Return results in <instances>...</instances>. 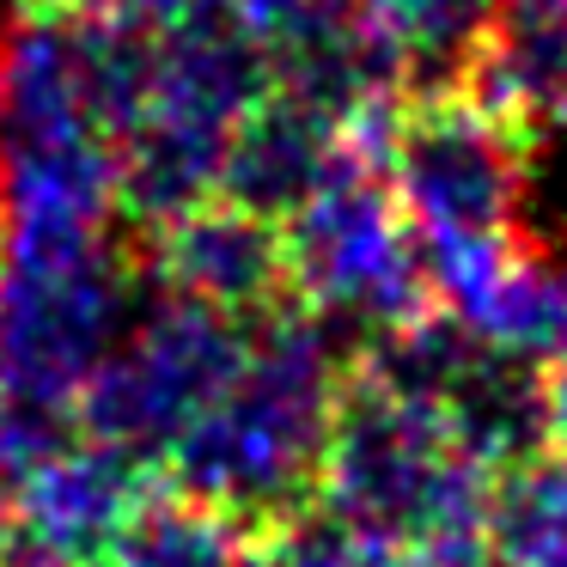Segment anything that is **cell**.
<instances>
[{
  "label": "cell",
  "mask_w": 567,
  "mask_h": 567,
  "mask_svg": "<svg viewBox=\"0 0 567 567\" xmlns=\"http://www.w3.org/2000/svg\"><path fill=\"white\" fill-rule=\"evenodd\" d=\"M165 293H184L226 318H262L287 293V238L275 220L214 196L153 233Z\"/></svg>",
  "instance_id": "30bf717a"
},
{
  "label": "cell",
  "mask_w": 567,
  "mask_h": 567,
  "mask_svg": "<svg viewBox=\"0 0 567 567\" xmlns=\"http://www.w3.org/2000/svg\"><path fill=\"white\" fill-rule=\"evenodd\" d=\"M128 330V269L111 233L13 238L0 250V403L68 427Z\"/></svg>",
  "instance_id": "277c9868"
},
{
  "label": "cell",
  "mask_w": 567,
  "mask_h": 567,
  "mask_svg": "<svg viewBox=\"0 0 567 567\" xmlns=\"http://www.w3.org/2000/svg\"><path fill=\"white\" fill-rule=\"evenodd\" d=\"M549 567H567V555H561V561H549Z\"/></svg>",
  "instance_id": "ac0fdd59"
},
{
  "label": "cell",
  "mask_w": 567,
  "mask_h": 567,
  "mask_svg": "<svg viewBox=\"0 0 567 567\" xmlns=\"http://www.w3.org/2000/svg\"><path fill=\"white\" fill-rule=\"evenodd\" d=\"M342 153H348V128L336 116L311 111V104L287 99V92H269L238 123L233 147H226L220 196L281 226L318 196V184L336 172Z\"/></svg>",
  "instance_id": "8fae6325"
},
{
  "label": "cell",
  "mask_w": 567,
  "mask_h": 567,
  "mask_svg": "<svg viewBox=\"0 0 567 567\" xmlns=\"http://www.w3.org/2000/svg\"><path fill=\"white\" fill-rule=\"evenodd\" d=\"M494 470L464 452L445 415L372 367L348 372L318 470V518L367 549L452 555L482 543Z\"/></svg>",
  "instance_id": "7a4b0ae2"
},
{
  "label": "cell",
  "mask_w": 567,
  "mask_h": 567,
  "mask_svg": "<svg viewBox=\"0 0 567 567\" xmlns=\"http://www.w3.org/2000/svg\"><path fill=\"white\" fill-rule=\"evenodd\" d=\"M543 384V421H549V445H567V342L537 367Z\"/></svg>",
  "instance_id": "5bb4252c"
},
{
  "label": "cell",
  "mask_w": 567,
  "mask_h": 567,
  "mask_svg": "<svg viewBox=\"0 0 567 567\" xmlns=\"http://www.w3.org/2000/svg\"><path fill=\"white\" fill-rule=\"evenodd\" d=\"M0 250H7V226H0Z\"/></svg>",
  "instance_id": "e0dca14e"
},
{
  "label": "cell",
  "mask_w": 567,
  "mask_h": 567,
  "mask_svg": "<svg viewBox=\"0 0 567 567\" xmlns=\"http://www.w3.org/2000/svg\"><path fill=\"white\" fill-rule=\"evenodd\" d=\"M379 165L409 233L421 238V257L513 238L525 202V147L518 128L470 86H440L396 111Z\"/></svg>",
  "instance_id": "8992f818"
},
{
  "label": "cell",
  "mask_w": 567,
  "mask_h": 567,
  "mask_svg": "<svg viewBox=\"0 0 567 567\" xmlns=\"http://www.w3.org/2000/svg\"><path fill=\"white\" fill-rule=\"evenodd\" d=\"M250 330L226 311H208L184 293H165L128 318L123 342L104 354L80 396L92 440L123 445L141 464H165L172 445L214 409L245 360Z\"/></svg>",
  "instance_id": "52a82bcc"
},
{
  "label": "cell",
  "mask_w": 567,
  "mask_h": 567,
  "mask_svg": "<svg viewBox=\"0 0 567 567\" xmlns=\"http://www.w3.org/2000/svg\"><path fill=\"white\" fill-rule=\"evenodd\" d=\"M13 488V530L25 561L38 567H104L123 530L147 506V464L128 457L123 445L68 433L43 457H31Z\"/></svg>",
  "instance_id": "ba28073f"
},
{
  "label": "cell",
  "mask_w": 567,
  "mask_h": 567,
  "mask_svg": "<svg viewBox=\"0 0 567 567\" xmlns=\"http://www.w3.org/2000/svg\"><path fill=\"white\" fill-rule=\"evenodd\" d=\"M38 13H62V19H104V13H128L135 0H31Z\"/></svg>",
  "instance_id": "9a60e30c"
},
{
  "label": "cell",
  "mask_w": 567,
  "mask_h": 567,
  "mask_svg": "<svg viewBox=\"0 0 567 567\" xmlns=\"http://www.w3.org/2000/svg\"><path fill=\"white\" fill-rule=\"evenodd\" d=\"M287 238V293L306 311H318L330 330L391 336L409 318H421L433 299L421 238L409 233L396 208L384 165L348 141L336 172L318 184V196L281 220Z\"/></svg>",
  "instance_id": "5b68a950"
},
{
  "label": "cell",
  "mask_w": 567,
  "mask_h": 567,
  "mask_svg": "<svg viewBox=\"0 0 567 567\" xmlns=\"http://www.w3.org/2000/svg\"><path fill=\"white\" fill-rule=\"evenodd\" d=\"M0 567H31L25 549H19V530H13V518H7V513H0Z\"/></svg>",
  "instance_id": "2e32d148"
},
{
  "label": "cell",
  "mask_w": 567,
  "mask_h": 567,
  "mask_svg": "<svg viewBox=\"0 0 567 567\" xmlns=\"http://www.w3.org/2000/svg\"><path fill=\"white\" fill-rule=\"evenodd\" d=\"M482 543L506 567H549L567 555V452H530L494 476Z\"/></svg>",
  "instance_id": "7c38bea8"
},
{
  "label": "cell",
  "mask_w": 567,
  "mask_h": 567,
  "mask_svg": "<svg viewBox=\"0 0 567 567\" xmlns=\"http://www.w3.org/2000/svg\"><path fill=\"white\" fill-rule=\"evenodd\" d=\"M427 287L470 336L513 360L543 367L567 342V262L530 257L518 238L433 250Z\"/></svg>",
  "instance_id": "9c48e42d"
},
{
  "label": "cell",
  "mask_w": 567,
  "mask_h": 567,
  "mask_svg": "<svg viewBox=\"0 0 567 567\" xmlns=\"http://www.w3.org/2000/svg\"><path fill=\"white\" fill-rule=\"evenodd\" d=\"M116 141L86 80L80 19L0 25V226L13 238L111 233Z\"/></svg>",
  "instance_id": "3957f363"
},
{
  "label": "cell",
  "mask_w": 567,
  "mask_h": 567,
  "mask_svg": "<svg viewBox=\"0 0 567 567\" xmlns=\"http://www.w3.org/2000/svg\"><path fill=\"white\" fill-rule=\"evenodd\" d=\"M360 7L396 50L403 74H427L433 92L464 86L470 62L501 19V0H360Z\"/></svg>",
  "instance_id": "4fadbf2b"
},
{
  "label": "cell",
  "mask_w": 567,
  "mask_h": 567,
  "mask_svg": "<svg viewBox=\"0 0 567 567\" xmlns=\"http://www.w3.org/2000/svg\"><path fill=\"white\" fill-rule=\"evenodd\" d=\"M342 384V330L299 299L262 311L233 384L165 457L177 494L233 525H287L311 513Z\"/></svg>",
  "instance_id": "6da1fadb"
}]
</instances>
